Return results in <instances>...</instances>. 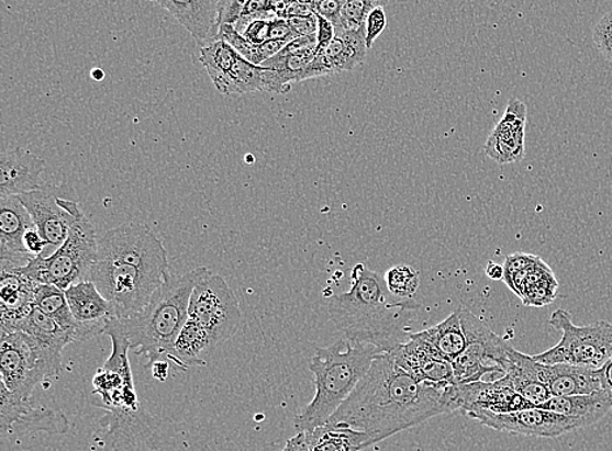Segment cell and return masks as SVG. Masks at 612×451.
Segmentation results:
<instances>
[{
    "instance_id": "1",
    "label": "cell",
    "mask_w": 612,
    "mask_h": 451,
    "mask_svg": "<svg viewBox=\"0 0 612 451\" xmlns=\"http://www.w3.org/2000/svg\"><path fill=\"white\" fill-rule=\"evenodd\" d=\"M455 385L421 383L385 352L326 422L360 430L371 446L443 414L455 413Z\"/></svg>"
},
{
    "instance_id": "2",
    "label": "cell",
    "mask_w": 612,
    "mask_h": 451,
    "mask_svg": "<svg viewBox=\"0 0 612 451\" xmlns=\"http://www.w3.org/2000/svg\"><path fill=\"white\" fill-rule=\"evenodd\" d=\"M421 305L389 293L385 279L357 263L352 272L350 290L332 296L329 302L331 322L353 342L391 352L405 343Z\"/></svg>"
},
{
    "instance_id": "3",
    "label": "cell",
    "mask_w": 612,
    "mask_h": 451,
    "mask_svg": "<svg viewBox=\"0 0 612 451\" xmlns=\"http://www.w3.org/2000/svg\"><path fill=\"white\" fill-rule=\"evenodd\" d=\"M210 272L199 267L182 275L169 273L147 307L127 320H120L131 351L147 360V367L163 359L171 362L179 331L189 320L192 291Z\"/></svg>"
},
{
    "instance_id": "4",
    "label": "cell",
    "mask_w": 612,
    "mask_h": 451,
    "mask_svg": "<svg viewBox=\"0 0 612 451\" xmlns=\"http://www.w3.org/2000/svg\"><path fill=\"white\" fill-rule=\"evenodd\" d=\"M381 352L377 347L341 338L329 347L316 349L310 362L315 377V397L296 416L298 432H310L324 426L370 370Z\"/></svg>"
},
{
    "instance_id": "5",
    "label": "cell",
    "mask_w": 612,
    "mask_h": 451,
    "mask_svg": "<svg viewBox=\"0 0 612 451\" xmlns=\"http://www.w3.org/2000/svg\"><path fill=\"white\" fill-rule=\"evenodd\" d=\"M97 253H99V237L87 215L82 213L69 228L66 241L57 251L47 258L38 256L16 270L33 282L54 284L62 290H67L73 284L87 280Z\"/></svg>"
},
{
    "instance_id": "6",
    "label": "cell",
    "mask_w": 612,
    "mask_h": 451,
    "mask_svg": "<svg viewBox=\"0 0 612 451\" xmlns=\"http://www.w3.org/2000/svg\"><path fill=\"white\" fill-rule=\"evenodd\" d=\"M549 325L563 332L560 342L533 357L542 364H570L601 370L612 357V324L598 322L577 326L566 309H556Z\"/></svg>"
},
{
    "instance_id": "7",
    "label": "cell",
    "mask_w": 612,
    "mask_h": 451,
    "mask_svg": "<svg viewBox=\"0 0 612 451\" xmlns=\"http://www.w3.org/2000/svg\"><path fill=\"white\" fill-rule=\"evenodd\" d=\"M457 311L461 317L466 346L460 356L452 362L456 384L483 381L485 376H491L493 373L498 374L499 379L504 377L511 365L512 346L470 311Z\"/></svg>"
},
{
    "instance_id": "8",
    "label": "cell",
    "mask_w": 612,
    "mask_h": 451,
    "mask_svg": "<svg viewBox=\"0 0 612 451\" xmlns=\"http://www.w3.org/2000/svg\"><path fill=\"white\" fill-rule=\"evenodd\" d=\"M86 281L93 282L113 305L116 318L127 320L147 307L165 279L126 262L97 258Z\"/></svg>"
},
{
    "instance_id": "9",
    "label": "cell",
    "mask_w": 612,
    "mask_h": 451,
    "mask_svg": "<svg viewBox=\"0 0 612 451\" xmlns=\"http://www.w3.org/2000/svg\"><path fill=\"white\" fill-rule=\"evenodd\" d=\"M97 258L126 262L162 279L169 274L168 251L143 224L121 225L100 235Z\"/></svg>"
},
{
    "instance_id": "10",
    "label": "cell",
    "mask_w": 612,
    "mask_h": 451,
    "mask_svg": "<svg viewBox=\"0 0 612 451\" xmlns=\"http://www.w3.org/2000/svg\"><path fill=\"white\" fill-rule=\"evenodd\" d=\"M19 199L47 243V251L44 255V258H47L64 245L69 228L82 214L75 190L67 183H45L36 191L20 194Z\"/></svg>"
},
{
    "instance_id": "11",
    "label": "cell",
    "mask_w": 612,
    "mask_h": 451,
    "mask_svg": "<svg viewBox=\"0 0 612 451\" xmlns=\"http://www.w3.org/2000/svg\"><path fill=\"white\" fill-rule=\"evenodd\" d=\"M189 317L203 325L219 347L238 331L242 312L227 282L221 275L210 272L192 291Z\"/></svg>"
},
{
    "instance_id": "12",
    "label": "cell",
    "mask_w": 612,
    "mask_h": 451,
    "mask_svg": "<svg viewBox=\"0 0 612 451\" xmlns=\"http://www.w3.org/2000/svg\"><path fill=\"white\" fill-rule=\"evenodd\" d=\"M0 372L5 387L22 399H32L36 387L52 377L37 345L20 330L2 329Z\"/></svg>"
},
{
    "instance_id": "13",
    "label": "cell",
    "mask_w": 612,
    "mask_h": 451,
    "mask_svg": "<svg viewBox=\"0 0 612 451\" xmlns=\"http://www.w3.org/2000/svg\"><path fill=\"white\" fill-rule=\"evenodd\" d=\"M199 60L221 94L266 92V68L243 58L224 40L200 47Z\"/></svg>"
},
{
    "instance_id": "14",
    "label": "cell",
    "mask_w": 612,
    "mask_h": 451,
    "mask_svg": "<svg viewBox=\"0 0 612 451\" xmlns=\"http://www.w3.org/2000/svg\"><path fill=\"white\" fill-rule=\"evenodd\" d=\"M69 422L64 413L45 406H34L32 399H22L0 384V432L3 436L25 432L65 435Z\"/></svg>"
},
{
    "instance_id": "15",
    "label": "cell",
    "mask_w": 612,
    "mask_h": 451,
    "mask_svg": "<svg viewBox=\"0 0 612 451\" xmlns=\"http://www.w3.org/2000/svg\"><path fill=\"white\" fill-rule=\"evenodd\" d=\"M456 411L476 420L481 415H502L534 407L503 379L455 385Z\"/></svg>"
},
{
    "instance_id": "16",
    "label": "cell",
    "mask_w": 612,
    "mask_h": 451,
    "mask_svg": "<svg viewBox=\"0 0 612 451\" xmlns=\"http://www.w3.org/2000/svg\"><path fill=\"white\" fill-rule=\"evenodd\" d=\"M476 421L498 432L554 439L572 430L588 427V422L569 416L547 411L539 407L502 415H481Z\"/></svg>"
},
{
    "instance_id": "17",
    "label": "cell",
    "mask_w": 612,
    "mask_h": 451,
    "mask_svg": "<svg viewBox=\"0 0 612 451\" xmlns=\"http://www.w3.org/2000/svg\"><path fill=\"white\" fill-rule=\"evenodd\" d=\"M394 362L421 383L435 386L456 384L454 364L422 335L412 332L405 343L391 352Z\"/></svg>"
},
{
    "instance_id": "18",
    "label": "cell",
    "mask_w": 612,
    "mask_h": 451,
    "mask_svg": "<svg viewBox=\"0 0 612 451\" xmlns=\"http://www.w3.org/2000/svg\"><path fill=\"white\" fill-rule=\"evenodd\" d=\"M65 294L78 324V342L105 335L109 323L116 316L113 305L100 293L96 284L81 281L65 290Z\"/></svg>"
},
{
    "instance_id": "19",
    "label": "cell",
    "mask_w": 612,
    "mask_h": 451,
    "mask_svg": "<svg viewBox=\"0 0 612 451\" xmlns=\"http://www.w3.org/2000/svg\"><path fill=\"white\" fill-rule=\"evenodd\" d=\"M32 215L19 196L0 198V260L2 269L25 267L33 258L26 252L24 237L34 227Z\"/></svg>"
},
{
    "instance_id": "20",
    "label": "cell",
    "mask_w": 612,
    "mask_h": 451,
    "mask_svg": "<svg viewBox=\"0 0 612 451\" xmlns=\"http://www.w3.org/2000/svg\"><path fill=\"white\" fill-rule=\"evenodd\" d=\"M367 50L366 31H345L337 27L335 38L318 52L315 60L305 71L304 79L352 71L364 61Z\"/></svg>"
},
{
    "instance_id": "21",
    "label": "cell",
    "mask_w": 612,
    "mask_h": 451,
    "mask_svg": "<svg viewBox=\"0 0 612 451\" xmlns=\"http://www.w3.org/2000/svg\"><path fill=\"white\" fill-rule=\"evenodd\" d=\"M526 105L511 100L485 144L486 155L500 165L516 164L525 156Z\"/></svg>"
},
{
    "instance_id": "22",
    "label": "cell",
    "mask_w": 612,
    "mask_h": 451,
    "mask_svg": "<svg viewBox=\"0 0 612 451\" xmlns=\"http://www.w3.org/2000/svg\"><path fill=\"white\" fill-rule=\"evenodd\" d=\"M2 329L20 330L30 336L37 345L52 377L62 370V353L66 346L75 342L71 332L62 328L58 323H55L37 307H34L23 320L13 324L10 328Z\"/></svg>"
},
{
    "instance_id": "23",
    "label": "cell",
    "mask_w": 612,
    "mask_h": 451,
    "mask_svg": "<svg viewBox=\"0 0 612 451\" xmlns=\"http://www.w3.org/2000/svg\"><path fill=\"white\" fill-rule=\"evenodd\" d=\"M163 7L189 31L200 47L220 36L219 0H151Z\"/></svg>"
},
{
    "instance_id": "24",
    "label": "cell",
    "mask_w": 612,
    "mask_h": 451,
    "mask_svg": "<svg viewBox=\"0 0 612 451\" xmlns=\"http://www.w3.org/2000/svg\"><path fill=\"white\" fill-rule=\"evenodd\" d=\"M45 161L23 148L5 150L0 157V198L20 196L45 185Z\"/></svg>"
},
{
    "instance_id": "25",
    "label": "cell",
    "mask_w": 612,
    "mask_h": 451,
    "mask_svg": "<svg viewBox=\"0 0 612 451\" xmlns=\"http://www.w3.org/2000/svg\"><path fill=\"white\" fill-rule=\"evenodd\" d=\"M538 374L553 397L590 394L602 391L600 370L570 364H542Z\"/></svg>"
},
{
    "instance_id": "26",
    "label": "cell",
    "mask_w": 612,
    "mask_h": 451,
    "mask_svg": "<svg viewBox=\"0 0 612 451\" xmlns=\"http://www.w3.org/2000/svg\"><path fill=\"white\" fill-rule=\"evenodd\" d=\"M0 302H2V328H10L31 314L34 305L36 282L26 279L16 269H2L0 277Z\"/></svg>"
},
{
    "instance_id": "27",
    "label": "cell",
    "mask_w": 612,
    "mask_h": 451,
    "mask_svg": "<svg viewBox=\"0 0 612 451\" xmlns=\"http://www.w3.org/2000/svg\"><path fill=\"white\" fill-rule=\"evenodd\" d=\"M510 370L502 377L504 383L534 407L546 404L553 397V394L539 379L537 360L514 350L513 347L510 350Z\"/></svg>"
},
{
    "instance_id": "28",
    "label": "cell",
    "mask_w": 612,
    "mask_h": 451,
    "mask_svg": "<svg viewBox=\"0 0 612 451\" xmlns=\"http://www.w3.org/2000/svg\"><path fill=\"white\" fill-rule=\"evenodd\" d=\"M218 349L210 331L203 325L189 317L179 331L171 362L180 370L186 371L191 367L207 365V358Z\"/></svg>"
},
{
    "instance_id": "29",
    "label": "cell",
    "mask_w": 612,
    "mask_h": 451,
    "mask_svg": "<svg viewBox=\"0 0 612 451\" xmlns=\"http://www.w3.org/2000/svg\"><path fill=\"white\" fill-rule=\"evenodd\" d=\"M304 433L310 451H360L371 447L370 437L343 422H325Z\"/></svg>"
},
{
    "instance_id": "30",
    "label": "cell",
    "mask_w": 612,
    "mask_h": 451,
    "mask_svg": "<svg viewBox=\"0 0 612 451\" xmlns=\"http://www.w3.org/2000/svg\"><path fill=\"white\" fill-rule=\"evenodd\" d=\"M539 408L555 414L569 416V418L581 419L588 426L596 425L612 408V402L603 391L570 395V397H552Z\"/></svg>"
},
{
    "instance_id": "31",
    "label": "cell",
    "mask_w": 612,
    "mask_h": 451,
    "mask_svg": "<svg viewBox=\"0 0 612 451\" xmlns=\"http://www.w3.org/2000/svg\"><path fill=\"white\" fill-rule=\"evenodd\" d=\"M34 305L58 323L62 328L71 332L75 342H78V324L69 308L65 290L54 286V284L37 283L34 289Z\"/></svg>"
},
{
    "instance_id": "32",
    "label": "cell",
    "mask_w": 612,
    "mask_h": 451,
    "mask_svg": "<svg viewBox=\"0 0 612 451\" xmlns=\"http://www.w3.org/2000/svg\"><path fill=\"white\" fill-rule=\"evenodd\" d=\"M422 335L450 362H454L465 350L466 337L458 311L454 312L442 323L433 326V328L423 330Z\"/></svg>"
},
{
    "instance_id": "33",
    "label": "cell",
    "mask_w": 612,
    "mask_h": 451,
    "mask_svg": "<svg viewBox=\"0 0 612 451\" xmlns=\"http://www.w3.org/2000/svg\"><path fill=\"white\" fill-rule=\"evenodd\" d=\"M385 282L394 296L401 300H413L420 289V273L409 266H394L388 269L385 274Z\"/></svg>"
},
{
    "instance_id": "34",
    "label": "cell",
    "mask_w": 612,
    "mask_h": 451,
    "mask_svg": "<svg viewBox=\"0 0 612 451\" xmlns=\"http://www.w3.org/2000/svg\"><path fill=\"white\" fill-rule=\"evenodd\" d=\"M372 10L374 7L367 0H346L338 27L345 31H366V20Z\"/></svg>"
},
{
    "instance_id": "35",
    "label": "cell",
    "mask_w": 612,
    "mask_h": 451,
    "mask_svg": "<svg viewBox=\"0 0 612 451\" xmlns=\"http://www.w3.org/2000/svg\"><path fill=\"white\" fill-rule=\"evenodd\" d=\"M593 41L602 57L612 64V11L596 24Z\"/></svg>"
},
{
    "instance_id": "36",
    "label": "cell",
    "mask_w": 612,
    "mask_h": 451,
    "mask_svg": "<svg viewBox=\"0 0 612 451\" xmlns=\"http://www.w3.org/2000/svg\"><path fill=\"white\" fill-rule=\"evenodd\" d=\"M386 26L387 15L385 7H377V9H374L370 13H368L366 20V45L368 50H370L380 34L385 32Z\"/></svg>"
},
{
    "instance_id": "37",
    "label": "cell",
    "mask_w": 612,
    "mask_h": 451,
    "mask_svg": "<svg viewBox=\"0 0 612 451\" xmlns=\"http://www.w3.org/2000/svg\"><path fill=\"white\" fill-rule=\"evenodd\" d=\"M249 0H219V20L221 25H235L242 18Z\"/></svg>"
},
{
    "instance_id": "38",
    "label": "cell",
    "mask_w": 612,
    "mask_h": 451,
    "mask_svg": "<svg viewBox=\"0 0 612 451\" xmlns=\"http://www.w3.org/2000/svg\"><path fill=\"white\" fill-rule=\"evenodd\" d=\"M275 20V19H274ZM270 22L272 20L255 19L249 23L242 36L245 37L249 44L263 45L269 41Z\"/></svg>"
},
{
    "instance_id": "39",
    "label": "cell",
    "mask_w": 612,
    "mask_h": 451,
    "mask_svg": "<svg viewBox=\"0 0 612 451\" xmlns=\"http://www.w3.org/2000/svg\"><path fill=\"white\" fill-rule=\"evenodd\" d=\"M345 2L346 0H315L314 11L338 27Z\"/></svg>"
},
{
    "instance_id": "40",
    "label": "cell",
    "mask_w": 612,
    "mask_h": 451,
    "mask_svg": "<svg viewBox=\"0 0 612 451\" xmlns=\"http://www.w3.org/2000/svg\"><path fill=\"white\" fill-rule=\"evenodd\" d=\"M291 31L294 32L297 37L310 36V34L318 33V15L315 12L308 13V15L296 16L288 19Z\"/></svg>"
},
{
    "instance_id": "41",
    "label": "cell",
    "mask_w": 612,
    "mask_h": 451,
    "mask_svg": "<svg viewBox=\"0 0 612 451\" xmlns=\"http://www.w3.org/2000/svg\"><path fill=\"white\" fill-rule=\"evenodd\" d=\"M24 246L26 252L32 256V258H38V256H44L47 251V243L40 234L36 226L30 228L24 237Z\"/></svg>"
},
{
    "instance_id": "42",
    "label": "cell",
    "mask_w": 612,
    "mask_h": 451,
    "mask_svg": "<svg viewBox=\"0 0 612 451\" xmlns=\"http://www.w3.org/2000/svg\"><path fill=\"white\" fill-rule=\"evenodd\" d=\"M269 38L288 41V43H290V41H293L297 36L294 32L291 31L288 19L276 18L270 22Z\"/></svg>"
},
{
    "instance_id": "43",
    "label": "cell",
    "mask_w": 612,
    "mask_h": 451,
    "mask_svg": "<svg viewBox=\"0 0 612 451\" xmlns=\"http://www.w3.org/2000/svg\"><path fill=\"white\" fill-rule=\"evenodd\" d=\"M318 15V13H316ZM318 48L319 50H322V48H325L326 46H329L333 38H335L336 36V26L333 25L330 20L324 19L323 16H319L318 15Z\"/></svg>"
},
{
    "instance_id": "44",
    "label": "cell",
    "mask_w": 612,
    "mask_h": 451,
    "mask_svg": "<svg viewBox=\"0 0 612 451\" xmlns=\"http://www.w3.org/2000/svg\"><path fill=\"white\" fill-rule=\"evenodd\" d=\"M602 391L612 402V357L600 370Z\"/></svg>"
},
{
    "instance_id": "45",
    "label": "cell",
    "mask_w": 612,
    "mask_h": 451,
    "mask_svg": "<svg viewBox=\"0 0 612 451\" xmlns=\"http://www.w3.org/2000/svg\"><path fill=\"white\" fill-rule=\"evenodd\" d=\"M282 451H310L308 440H305V433L298 432L297 436L291 437Z\"/></svg>"
},
{
    "instance_id": "46",
    "label": "cell",
    "mask_w": 612,
    "mask_h": 451,
    "mask_svg": "<svg viewBox=\"0 0 612 451\" xmlns=\"http://www.w3.org/2000/svg\"><path fill=\"white\" fill-rule=\"evenodd\" d=\"M152 376L158 381H166L169 376V360H158L152 364Z\"/></svg>"
},
{
    "instance_id": "47",
    "label": "cell",
    "mask_w": 612,
    "mask_h": 451,
    "mask_svg": "<svg viewBox=\"0 0 612 451\" xmlns=\"http://www.w3.org/2000/svg\"><path fill=\"white\" fill-rule=\"evenodd\" d=\"M486 274L492 281H502L504 280V267L499 266V263L490 261L487 263L486 267Z\"/></svg>"
}]
</instances>
